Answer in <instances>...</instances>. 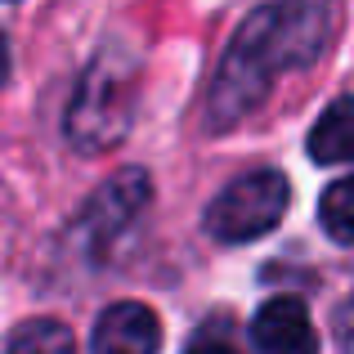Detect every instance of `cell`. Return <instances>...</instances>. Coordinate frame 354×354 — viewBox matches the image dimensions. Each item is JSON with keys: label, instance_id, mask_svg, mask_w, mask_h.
I'll use <instances>...</instances> for the list:
<instances>
[{"label": "cell", "instance_id": "5", "mask_svg": "<svg viewBox=\"0 0 354 354\" xmlns=\"http://www.w3.org/2000/svg\"><path fill=\"white\" fill-rule=\"evenodd\" d=\"M251 341L260 354H319V332L296 296H269L251 319Z\"/></svg>", "mask_w": 354, "mask_h": 354}, {"label": "cell", "instance_id": "7", "mask_svg": "<svg viewBox=\"0 0 354 354\" xmlns=\"http://www.w3.org/2000/svg\"><path fill=\"white\" fill-rule=\"evenodd\" d=\"M310 157L319 166H346L354 162V95L323 108V117L310 130Z\"/></svg>", "mask_w": 354, "mask_h": 354}, {"label": "cell", "instance_id": "6", "mask_svg": "<svg viewBox=\"0 0 354 354\" xmlns=\"http://www.w3.org/2000/svg\"><path fill=\"white\" fill-rule=\"evenodd\" d=\"M157 350H162V319L139 301L108 305L90 332V354H157Z\"/></svg>", "mask_w": 354, "mask_h": 354}, {"label": "cell", "instance_id": "11", "mask_svg": "<svg viewBox=\"0 0 354 354\" xmlns=\"http://www.w3.org/2000/svg\"><path fill=\"white\" fill-rule=\"evenodd\" d=\"M5 72H9V41H5V32H0V81H5Z\"/></svg>", "mask_w": 354, "mask_h": 354}, {"label": "cell", "instance_id": "3", "mask_svg": "<svg viewBox=\"0 0 354 354\" xmlns=\"http://www.w3.org/2000/svg\"><path fill=\"white\" fill-rule=\"evenodd\" d=\"M292 184L278 171H247L207 207V234L216 242H251L283 220Z\"/></svg>", "mask_w": 354, "mask_h": 354}, {"label": "cell", "instance_id": "4", "mask_svg": "<svg viewBox=\"0 0 354 354\" xmlns=\"http://www.w3.org/2000/svg\"><path fill=\"white\" fill-rule=\"evenodd\" d=\"M148 198H153V180H148L139 166L117 171L113 180H104L95 189V198L86 202L81 238H86L90 247H108V242H117L139 220V211L148 207Z\"/></svg>", "mask_w": 354, "mask_h": 354}, {"label": "cell", "instance_id": "9", "mask_svg": "<svg viewBox=\"0 0 354 354\" xmlns=\"http://www.w3.org/2000/svg\"><path fill=\"white\" fill-rule=\"evenodd\" d=\"M319 225L328 229L332 242H341V247H354V175L346 180L328 184L319 198Z\"/></svg>", "mask_w": 354, "mask_h": 354}, {"label": "cell", "instance_id": "2", "mask_svg": "<svg viewBox=\"0 0 354 354\" xmlns=\"http://www.w3.org/2000/svg\"><path fill=\"white\" fill-rule=\"evenodd\" d=\"M135 95H139V68L135 59L117 50H104L86 68L77 95L68 108V139L77 153H108L126 139L130 117H135Z\"/></svg>", "mask_w": 354, "mask_h": 354}, {"label": "cell", "instance_id": "10", "mask_svg": "<svg viewBox=\"0 0 354 354\" xmlns=\"http://www.w3.org/2000/svg\"><path fill=\"white\" fill-rule=\"evenodd\" d=\"M189 354H238L234 346H225V341H198Z\"/></svg>", "mask_w": 354, "mask_h": 354}, {"label": "cell", "instance_id": "8", "mask_svg": "<svg viewBox=\"0 0 354 354\" xmlns=\"http://www.w3.org/2000/svg\"><path fill=\"white\" fill-rule=\"evenodd\" d=\"M5 354H77V337L59 319H27L9 332Z\"/></svg>", "mask_w": 354, "mask_h": 354}, {"label": "cell", "instance_id": "1", "mask_svg": "<svg viewBox=\"0 0 354 354\" xmlns=\"http://www.w3.org/2000/svg\"><path fill=\"white\" fill-rule=\"evenodd\" d=\"M323 41H328V14L314 0H274V5L256 9L220 59L207 121L216 130L238 126L283 72L319 59Z\"/></svg>", "mask_w": 354, "mask_h": 354}]
</instances>
